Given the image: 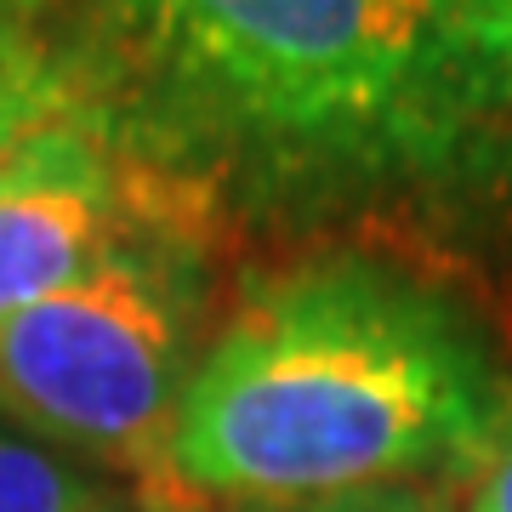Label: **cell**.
Returning <instances> with one entry per match:
<instances>
[{
	"label": "cell",
	"instance_id": "obj_4",
	"mask_svg": "<svg viewBox=\"0 0 512 512\" xmlns=\"http://www.w3.org/2000/svg\"><path fill=\"white\" fill-rule=\"evenodd\" d=\"M205 217L183 188L120 154L92 120H52L0 165V325L160 222ZM222 228V222H217Z\"/></svg>",
	"mask_w": 512,
	"mask_h": 512
},
{
	"label": "cell",
	"instance_id": "obj_6",
	"mask_svg": "<svg viewBox=\"0 0 512 512\" xmlns=\"http://www.w3.org/2000/svg\"><path fill=\"white\" fill-rule=\"evenodd\" d=\"M74 97L52 57L40 52V40L0 6V165L12 160L40 126L69 120Z\"/></svg>",
	"mask_w": 512,
	"mask_h": 512
},
{
	"label": "cell",
	"instance_id": "obj_5",
	"mask_svg": "<svg viewBox=\"0 0 512 512\" xmlns=\"http://www.w3.org/2000/svg\"><path fill=\"white\" fill-rule=\"evenodd\" d=\"M120 495V478L29 439L0 416V512H109Z\"/></svg>",
	"mask_w": 512,
	"mask_h": 512
},
{
	"label": "cell",
	"instance_id": "obj_9",
	"mask_svg": "<svg viewBox=\"0 0 512 512\" xmlns=\"http://www.w3.org/2000/svg\"><path fill=\"white\" fill-rule=\"evenodd\" d=\"M473 6H478V18H484L495 35L512 46V0H473Z\"/></svg>",
	"mask_w": 512,
	"mask_h": 512
},
{
	"label": "cell",
	"instance_id": "obj_7",
	"mask_svg": "<svg viewBox=\"0 0 512 512\" xmlns=\"http://www.w3.org/2000/svg\"><path fill=\"white\" fill-rule=\"evenodd\" d=\"M200 512H444L427 484L399 490H359V495H325V501H251V507H200Z\"/></svg>",
	"mask_w": 512,
	"mask_h": 512
},
{
	"label": "cell",
	"instance_id": "obj_8",
	"mask_svg": "<svg viewBox=\"0 0 512 512\" xmlns=\"http://www.w3.org/2000/svg\"><path fill=\"white\" fill-rule=\"evenodd\" d=\"M456 512H512V410L478 450V461L461 473V507Z\"/></svg>",
	"mask_w": 512,
	"mask_h": 512
},
{
	"label": "cell",
	"instance_id": "obj_2",
	"mask_svg": "<svg viewBox=\"0 0 512 512\" xmlns=\"http://www.w3.org/2000/svg\"><path fill=\"white\" fill-rule=\"evenodd\" d=\"M512 393L450 291L370 251L245 279L165 427V512L325 501L467 473Z\"/></svg>",
	"mask_w": 512,
	"mask_h": 512
},
{
	"label": "cell",
	"instance_id": "obj_1",
	"mask_svg": "<svg viewBox=\"0 0 512 512\" xmlns=\"http://www.w3.org/2000/svg\"><path fill=\"white\" fill-rule=\"evenodd\" d=\"M74 114L228 222H330L495 171L512 46L473 0H0Z\"/></svg>",
	"mask_w": 512,
	"mask_h": 512
},
{
	"label": "cell",
	"instance_id": "obj_10",
	"mask_svg": "<svg viewBox=\"0 0 512 512\" xmlns=\"http://www.w3.org/2000/svg\"><path fill=\"white\" fill-rule=\"evenodd\" d=\"M109 512H165V507H154V501H148V495H137V490H126L120 495V501H114Z\"/></svg>",
	"mask_w": 512,
	"mask_h": 512
},
{
	"label": "cell",
	"instance_id": "obj_3",
	"mask_svg": "<svg viewBox=\"0 0 512 512\" xmlns=\"http://www.w3.org/2000/svg\"><path fill=\"white\" fill-rule=\"evenodd\" d=\"M217 330V222L143 228L0 325V416L109 478H160L165 427Z\"/></svg>",
	"mask_w": 512,
	"mask_h": 512
}]
</instances>
